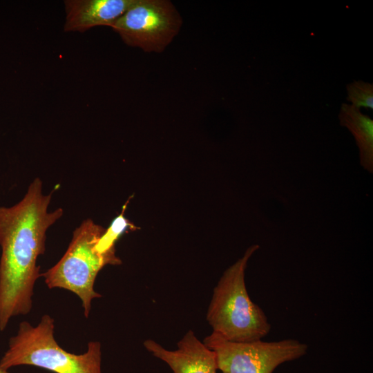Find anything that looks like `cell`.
<instances>
[{"instance_id": "obj_1", "label": "cell", "mask_w": 373, "mask_h": 373, "mask_svg": "<svg viewBox=\"0 0 373 373\" xmlns=\"http://www.w3.org/2000/svg\"><path fill=\"white\" fill-rule=\"evenodd\" d=\"M52 193L35 178L16 204L0 207V331L13 317L32 309L34 287L41 276L37 258L45 252L46 232L64 214L49 211Z\"/></svg>"}, {"instance_id": "obj_2", "label": "cell", "mask_w": 373, "mask_h": 373, "mask_svg": "<svg viewBox=\"0 0 373 373\" xmlns=\"http://www.w3.org/2000/svg\"><path fill=\"white\" fill-rule=\"evenodd\" d=\"M259 247H249L224 271L213 289L207 320L213 332L230 341L261 340L271 330L266 314L250 298L245 280L248 260Z\"/></svg>"}, {"instance_id": "obj_3", "label": "cell", "mask_w": 373, "mask_h": 373, "mask_svg": "<svg viewBox=\"0 0 373 373\" xmlns=\"http://www.w3.org/2000/svg\"><path fill=\"white\" fill-rule=\"evenodd\" d=\"M54 323L48 314L42 316L36 326L27 321L20 323L0 359V368L32 365L55 373H102L101 343L90 341L83 354L68 352L55 338Z\"/></svg>"}, {"instance_id": "obj_4", "label": "cell", "mask_w": 373, "mask_h": 373, "mask_svg": "<svg viewBox=\"0 0 373 373\" xmlns=\"http://www.w3.org/2000/svg\"><path fill=\"white\" fill-rule=\"evenodd\" d=\"M105 229L86 219L74 230L69 245L61 259L41 274L50 289L60 288L76 294L82 301L85 317H88L92 302L102 295L94 289L99 271L106 265L122 263L115 252L100 254L95 245Z\"/></svg>"}, {"instance_id": "obj_5", "label": "cell", "mask_w": 373, "mask_h": 373, "mask_svg": "<svg viewBox=\"0 0 373 373\" xmlns=\"http://www.w3.org/2000/svg\"><path fill=\"white\" fill-rule=\"evenodd\" d=\"M203 343L214 352L222 373H273L283 363L303 356L308 350L307 344L293 338L233 342L213 332Z\"/></svg>"}, {"instance_id": "obj_6", "label": "cell", "mask_w": 373, "mask_h": 373, "mask_svg": "<svg viewBox=\"0 0 373 373\" xmlns=\"http://www.w3.org/2000/svg\"><path fill=\"white\" fill-rule=\"evenodd\" d=\"M181 24V17L169 1L137 0L111 28L127 45L148 52H161Z\"/></svg>"}, {"instance_id": "obj_7", "label": "cell", "mask_w": 373, "mask_h": 373, "mask_svg": "<svg viewBox=\"0 0 373 373\" xmlns=\"http://www.w3.org/2000/svg\"><path fill=\"white\" fill-rule=\"evenodd\" d=\"M143 345L152 355L165 362L173 373H217L214 352L192 330L178 341L175 350H169L152 339L144 341Z\"/></svg>"}, {"instance_id": "obj_8", "label": "cell", "mask_w": 373, "mask_h": 373, "mask_svg": "<svg viewBox=\"0 0 373 373\" xmlns=\"http://www.w3.org/2000/svg\"><path fill=\"white\" fill-rule=\"evenodd\" d=\"M137 0H66V32H84L99 26L112 25Z\"/></svg>"}, {"instance_id": "obj_9", "label": "cell", "mask_w": 373, "mask_h": 373, "mask_svg": "<svg viewBox=\"0 0 373 373\" xmlns=\"http://www.w3.org/2000/svg\"><path fill=\"white\" fill-rule=\"evenodd\" d=\"M340 124L353 135L359 149L361 165L373 173V120L359 108L343 103L338 114Z\"/></svg>"}, {"instance_id": "obj_10", "label": "cell", "mask_w": 373, "mask_h": 373, "mask_svg": "<svg viewBox=\"0 0 373 373\" xmlns=\"http://www.w3.org/2000/svg\"><path fill=\"white\" fill-rule=\"evenodd\" d=\"M130 198L124 205L122 212L112 221L109 227L99 238L95 250L100 254L115 252V244L119 238L128 229H136L124 216Z\"/></svg>"}, {"instance_id": "obj_11", "label": "cell", "mask_w": 373, "mask_h": 373, "mask_svg": "<svg viewBox=\"0 0 373 373\" xmlns=\"http://www.w3.org/2000/svg\"><path fill=\"white\" fill-rule=\"evenodd\" d=\"M347 100L352 106L373 109V85L362 80L354 81L346 86Z\"/></svg>"}, {"instance_id": "obj_12", "label": "cell", "mask_w": 373, "mask_h": 373, "mask_svg": "<svg viewBox=\"0 0 373 373\" xmlns=\"http://www.w3.org/2000/svg\"><path fill=\"white\" fill-rule=\"evenodd\" d=\"M0 373H9L8 370H3L0 368Z\"/></svg>"}]
</instances>
